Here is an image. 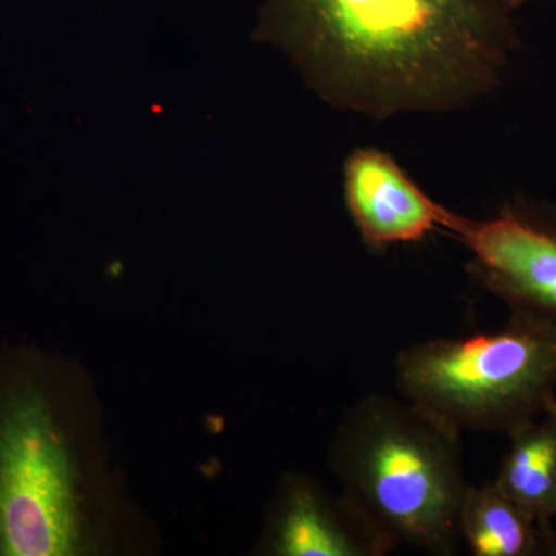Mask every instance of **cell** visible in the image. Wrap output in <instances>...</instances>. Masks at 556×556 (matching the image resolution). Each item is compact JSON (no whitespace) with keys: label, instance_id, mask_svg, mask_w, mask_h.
Wrapping results in <instances>:
<instances>
[{"label":"cell","instance_id":"5","mask_svg":"<svg viewBox=\"0 0 556 556\" xmlns=\"http://www.w3.org/2000/svg\"><path fill=\"white\" fill-rule=\"evenodd\" d=\"M444 230L470 252V273L511 311L556 320V211L521 200L475 219L448 208Z\"/></svg>","mask_w":556,"mask_h":556},{"label":"cell","instance_id":"1","mask_svg":"<svg viewBox=\"0 0 556 556\" xmlns=\"http://www.w3.org/2000/svg\"><path fill=\"white\" fill-rule=\"evenodd\" d=\"M508 0H265L254 38L331 108L386 121L470 108L519 39Z\"/></svg>","mask_w":556,"mask_h":556},{"label":"cell","instance_id":"10","mask_svg":"<svg viewBox=\"0 0 556 556\" xmlns=\"http://www.w3.org/2000/svg\"><path fill=\"white\" fill-rule=\"evenodd\" d=\"M514 7L515 10H518L519 7L525 5V3L535 2V0H508ZM551 2H556V0H551Z\"/></svg>","mask_w":556,"mask_h":556},{"label":"cell","instance_id":"4","mask_svg":"<svg viewBox=\"0 0 556 556\" xmlns=\"http://www.w3.org/2000/svg\"><path fill=\"white\" fill-rule=\"evenodd\" d=\"M75 464L49 401L0 397V554L73 555L83 546Z\"/></svg>","mask_w":556,"mask_h":556},{"label":"cell","instance_id":"9","mask_svg":"<svg viewBox=\"0 0 556 556\" xmlns=\"http://www.w3.org/2000/svg\"><path fill=\"white\" fill-rule=\"evenodd\" d=\"M459 536L477 556H532L548 548L543 527L504 495L495 482L468 486Z\"/></svg>","mask_w":556,"mask_h":556},{"label":"cell","instance_id":"6","mask_svg":"<svg viewBox=\"0 0 556 556\" xmlns=\"http://www.w3.org/2000/svg\"><path fill=\"white\" fill-rule=\"evenodd\" d=\"M343 193L358 236L372 251L424 240L444 229L448 214L396 159L371 146L346 156Z\"/></svg>","mask_w":556,"mask_h":556},{"label":"cell","instance_id":"3","mask_svg":"<svg viewBox=\"0 0 556 556\" xmlns=\"http://www.w3.org/2000/svg\"><path fill=\"white\" fill-rule=\"evenodd\" d=\"M394 380L405 401L463 431H511L556 402V320L511 311L495 331L430 339L401 351Z\"/></svg>","mask_w":556,"mask_h":556},{"label":"cell","instance_id":"7","mask_svg":"<svg viewBox=\"0 0 556 556\" xmlns=\"http://www.w3.org/2000/svg\"><path fill=\"white\" fill-rule=\"evenodd\" d=\"M270 554L281 556H383L386 544L342 495L292 478L283 485L269 527Z\"/></svg>","mask_w":556,"mask_h":556},{"label":"cell","instance_id":"11","mask_svg":"<svg viewBox=\"0 0 556 556\" xmlns=\"http://www.w3.org/2000/svg\"><path fill=\"white\" fill-rule=\"evenodd\" d=\"M547 554L556 555V532L552 533L551 543H548Z\"/></svg>","mask_w":556,"mask_h":556},{"label":"cell","instance_id":"2","mask_svg":"<svg viewBox=\"0 0 556 556\" xmlns=\"http://www.w3.org/2000/svg\"><path fill=\"white\" fill-rule=\"evenodd\" d=\"M460 433L412 402L369 394L348 409L329 466L342 495L388 552L450 555L468 484Z\"/></svg>","mask_w":556,"mask_h":556},{"label":"cell","instance_id":"8","mask_svg":"<svg viewBox=\"0 0 556 556\" xmlns=\"http://www.w3.org/2000/svg\"><path fill=\"white\" fill-rule=\"evenodd\" d=\"M508 438L510 445L493 482L543 527L551 543L556 518V402Z\"/></svg>","mask_w":556,"mask_h":556}]
</instances>
